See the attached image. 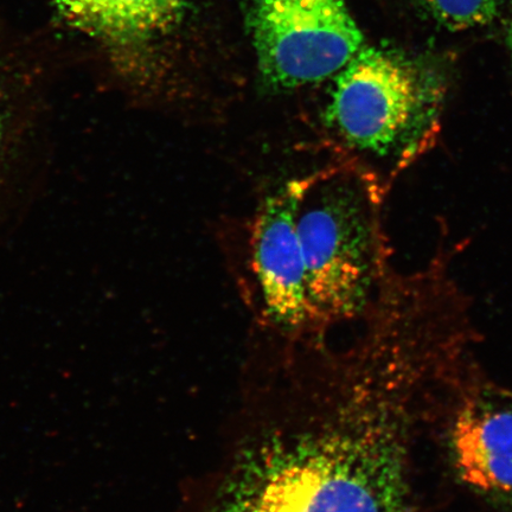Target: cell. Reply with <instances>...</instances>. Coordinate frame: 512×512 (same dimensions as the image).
Returning <instances> with one entry per match:
<instances>
[{
  "label": "cell",
  "mask_w": 512,
  "mask_h": 512,
  "mask_svg": "<svg viewBox=\"0 0 512 512\" xmlns=\"http://www.w3.org/2000/svg\"><path fill=\"white\" fill-rule=\"evenodd\" d=\"M330 412L280 427L236 462L207 512H420L416 440L431 406L414 382L357 371Z\"/></svg>",
  "instance_id": "cell-1"
},
{
  "label": "cell",
  "mask_w": 512,
  "mask_h": 512,
  "mask_svg": "<svg viewBox=\"0 0 512 512\" xmlns=\"http://www.w3.org/2000/svg\"><path fill=\"white\" fill-rule=\"evenodd\" d=\"M383 188L356 163L297 179V234L315 323L366 313L389 268Z\"/></svg>",
  "instance_id": "cell-2"
},
{
  "label": "cell",
  "mask_w": 512,
  "mask_h": 512,
  "mask_svg": "<svg viewBox=\"0 0 512 512\" xmlns=\"http://www.w3.org/2000/svg\"><path fill=\"white\" fill-rule=\"evenodd\" d=\"M336 76L326 124L351 151L381 163L390 181L438 144L446 87L432 70L362 48Z\"/></svg>",
  "instance_id": "cell-3"
},
{
  "label": "cell",
  "mask_w": 512,
  "mask_h": 512,
  "mask_svg": "<svg viewBox=\"0 0 512 512\" xmlns=\"http://www.w3.org/2000/svg\"><path fill=\"white\" fill-rule=\"evenodd\" d=\"M262 79L288 91L337 75L363 48L347 0H243Z\"/></svg>",
  "instance_id": "cell-4"
},
{
  "label": "cell",
  "mask_w": 512,
  "mask_h": 512,
  "mask_svg": "<svg viewBox=\"0 0 512 512\" xmlns=\"http://www.w3.org/2000/svg\"><path fill=\"white\" fill-rule=\"evenodd\" d=\"M438 421L453 475L492 508L512 512V389L473 360L448 392Z\"/></svg>",
  "instance_id": "cell-5"
},
{
  "label": "cell",
  "mask_w": 512,
  "mask_h": 512,
  "mask_svg": "<svg viewBox=\"0 0 512 512\" xmlns=\"http://www.w3.org/2000/svg\"><path fill=\"white\" fill-rule=\"evenodd\" d=\"M297 181L261 203L249 240V261L265 315L281 328L315 323L302 247L297 234Z\"/></svg>",
  "instance_id": "cell-6"
},
{
  "label": "cell",
  "mask_w": 512,
  "mask_h": 512,
  "mask_svg": "<svg viewBox=\"0 0 512 512\" xmlns=\"http://www.w3.org/2000/svg\"><path fill=\"white\" fill-rule=\"evenodd\" d=\"M69 27L92 38L127 80H142L143 54L181 23L190 0H53Z\"/></svg>",
  "instance_id": "cell-7"
},
{
  "label": "cell",
  "mask_w": 512,
  "mask_h": 512,
  "mask_svg": "<svg viewBox=\"0 0 512 512\" xmlns=\"http://www.w3.org/2000/svg\"><path fill=\"white\" fill-rule=\"evenodd\" d=\"M47 157L48 124L0 85V235L29 208Z\"/></svg>",
  "instance_id": "cell-8"
},
{
  "label": "cell",
  "mask_w": 512,
  "mask_h": 512,
  "mask_svg": "<svg viewBox=\"0 0 512 512\" xmlns=\"http://www.w3.org/2000/svg\"><path fill=\"white\" fill-rule=\"evenodd\" d=\"M427 15L441 27L463 31L495 21L504 0H419Z\"/></svg>",
  "instance_id": "cell-9"
},
{
  "label": "cell",
  "mask_w": 512,
  "mask_h": 512,
  "mask_svg": "<svg viewBox=\"0 0 512 512\" xmlns=\"http://www.w3.org/2000/svg\"><path fill=\"white\" fill-rule=\"evenodd\" d=\"M505 42H507V47L512 57V15L507 25V32H505Z\"/></svg>",
  "instance_id": "cell-10"
}]
</instances>
